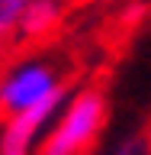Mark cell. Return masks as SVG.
<instances>
[{
  "label": "cell",
  "mask_w": 151,
  "mask_h": 155,
  "mask_svg": "<svg viewBox=\"0 0 151 155\" xmlns=\"http://www.w3.org/2000/svg\"><path fill=\"white\" fill-rule=\"evenodd\" d=\"M61 13H64V0H29L26 10H23L19 19H16L13 36H19V39L48 36V32L61 23Z\"/></svg>",
  "instance_id": "obj_4"
},
{
  "label": "cell",
  "mask_w": 151,
  "mask_h": 155,
  "mask_svg": "<svg viewBox=\"0 0 151 155\" xmlns=\"http://www.w3.org/2000/svg\"><path fill=\"white\" fill-rule=\"evenodd\" d=\"M61 91H64V81H61V71L55 65H48L42 58L19 61L16 68L0 74V113L3 116L23 113V110L42 104Z\"/></svg>",
  "instance_id": "obj_2"
},
{
  "label": "cell",
  "mask_w": 151,
  "mask_h": 155,
  "mask_svg": "<svg viewBox=\"0 0 151 155\" xmlns=\"http://www.w3.org/2000/svg\"><path fill=\"white\" fill-rule=\"evenodd\" d=\"M64 91L55 97H48L42 104L29 107L23 113L7 116V123L0 126V155H36V142L45 133V126L52 123L64 104Z\"/></svg>",
  "instance_id": "obj_3"
},
{
  "label": "cell",
  "mask_w": 151,
  "mask_h": 155,
  "mask_svg": "<svg viewBox=\"0 0 151 155\" xmlns=\"http://www.w3.org/2000/svg\"><path fill=\"white\" fill-rule=\"evenodd\" d=\"M0 58H3V39H0Z\"/></svg>",
  "instance_id": "obj_7"
},
{
  "label": "cell",
  "mask_w": 151,
  "mask_h": 155,
  "mask_svg": "<svg viewBox=\"0 0 151 155\" xmlns=\"http://www.w3.org/2000/svg\"><path fill=\"white\" fill-rule=\"evenodd\" d=\"M26 3L29 0H0V39H3V42L13 36L16 19H19V13L26 10Z\"/></svg>",
  "instance_id": "obj_5"
},
{
  "label": "cell",
  "mask_w": 151,
  "mask_h": 155,
  "mask_svg": "<svg viewBox=\"0 0 151 155\" xmlns=\"http://www.w3.org/2000/svg\"><path fill=\"white\" fill-rule=\"evenodd\" d=\"M106 123V97L96 87H84L64 97L58 110V123L48 129L36 155H84L96 142Z\"/></svg>",
  "instance_id": "obj_1"
},
{
  "label": "cell",
  "mask_w": 151,
  "mask_h": 155,
  "mask_svg": "<svg viewBox=\"0 0 151 155\" xmlns=\"http://www.w3.org/2000/svg\"><path fill=\"white\" fill-rule=\"evenodd\" d=\"M135 149H138V142H129V145H122V149H119V152H116V155H132Z\"/></svg>",
  "instance_id": "obj_6"
}]
</instances>
